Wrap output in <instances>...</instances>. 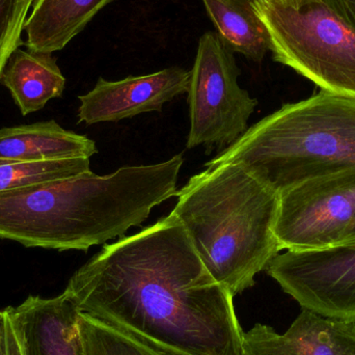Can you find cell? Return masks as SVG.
I'll use <instances>...</instances> for the list:
<instances>
[{"label":"cell","mask_w":355,"mask_h":355,"mask_svg":"<svg viewBox=\"0 0 355 355\" xmlns=\"http://www.w3.org/2000/svg\"><path fill=\"white\" fill-rule=\"evenodd\" d=\"M64 295L95 317L172 355H242L233 298L210 275L174 213L105 244Z\"/></svg>","instance_id":"6da1fadb"},{"label":"cell","mask_w":355,"mask_h":355,"mask_svg":"<svg viewBox=\"0 0 355 355\" xmlns=\"http://www.w3.org/2000/svg\"><path fill=\"white\" fill-rule=\"evenodd\" d=\"M182 154L106 176L89 172L0 192V238L26 248L77 250L124 237L177 196Z\"/></svg>","instance_id":"7a4b0ae2"},{"label":"cell","mask_w":355,"mask_h":355,"mask_svg":"<svg viewBox=\"0 0 355 355\" xmlns=\"http://www.w3.org/2000/svg\"><path fill=\"white\" fill-rule=\"evenodd\" d=\"M180 219L207 270L232 296L254 286L282 252L279 194L239 164L207 168L177 192Z\"/></svg>","instance_id":"3957f363"},{"label":"cell","mask_w":355,"mask_h":355,"mask_svg":"<svg viewBox=\"0 0 355 355\" xmlns=\"http://www.w3.org/2000/svg\"><path fill=\"white\" fill-rule=\"evenodd\" d=\"M239 164L277 193L355 171V97L320 91L250 127L205 164Z\"/></svg>","instance_id":"277c9868"},{"label":"cell","mask_w":355,"mask_h":355,"mask_svg":"<svg viewBox=\"0 0 355 355\" xmlns=\"http://www.w3.org/2000/svg\"><path fill=\"white\" fill-rule=\"evenodd\" d=\"M254 1L266 26L273 60L319 89L355 97V29L324 0Z\"/></svg>","instance_id":"5b68a950"},{"label":"cell","mask_w":355,"mask_h":355,"mask_svg":"<svg viewBox=\"0 0 355 355\" xmlns=\"http://www.w3.org/2000/svg\"><path fill=\"white\" fill-rule=\"evenodd\" d=\"M234 53L216 33L200 37L187 92L188 149L227 148L248 129L258 100L238 85L240 69Z\"/></svg>","instance_id":"8992f818"},{"label":"cell","mask_w":355,"mask_h":355,"mask_svg":"<svg viewBox=\"0 0 355 355\" xmlns=\"http://www.w3.org/2000/svg\"><path fill=\"white\" fill-rule=\"evenodd\" d=\"M354 212L355 171L302 182L279 194V248L316 250L343 244Z\"/></svg>","instance_id":"52a82bcc"},{"label":"cell","mask_w":355,"mask_h":355,"mask_svg":"<svg viewBox=\"0 0 355 355\" xmlns=\"http://www.w3.org/2000/svg\"><path fill=\"white\" fill-rule=\"evenodd\" d=\"M266 271L300 309L355 323V244L286 250Z\"/></svg>","instance_id":"ba28073f"},{"label":"cell","mask_w":355,"mask_h":355,"mask_svg":"<svg viewBox=\"0 0 355 355\" xmlns=\"http://www.w3.org/2000/svg\"><path fill=\"white\" fill-rule=\"evenodd\" d=\"M189 81L190 71L180 67L120 81L99 78L91 92L79 97V123L120 122L146 112H162L164 104L187 93Z\"/></svg>","instance_id":"9c48e42d"},{"label":"cell","mask_w":355,"mask_h":355,"mask_svg":"<svg viewBox=\"0 0 355 355\" xmlns=\"http://www.w3.org/2000/svg\"><path fill=\"white\" fill-rule=\"evenodd\" d=\"M242 355H355V323L302 309L284 334L260 323L242 334Z\"/></svg>","instance_id":"30bf717a"},{"label":"cell","mask_w":355,"mask_h":355,"mask_svg":"<svg viewBox=\"0 0 355 355\" xmlns=\"http://www.w3.org/2000/svg\"><path fill=\"white\" fill-rule=\"evenodd\" d=\"M23 355H80L79 311L64 293L56 297L28 296L6 310Z\"/></svg>","instance_id":"8fae6325"},{"label":"cell","mask_w":355,"mask_h":355,"mask_svg":"<svg viewBox=\"0 0 355 355\" xmlns=\"http://www.w3.org/2000/svg\"><path fill=\"white\" fill-rule=\"evenodd\" d=\"M97 152L95 141L55 121L0 129V162L91 158Z\"/></svg>","instance_id":"7c38bea8"},{"label":"cell","mask_w":355,"mask_h":355,"mask_svg":"<svg viewBox=\"0 0 355 355\" xmlns=\"http://www.w3.org/2000/svg\"><path fill=\"white\" fill-rule=\"evenodd\" d=\"M112 0H35L25 24L27 49H64Z\"/></svg>","instance_id":"4fadbf2b"},{"label":"cell","mask_w":355,"mask_h":355,"mask_svg":"<svg viewBox=\"0 0 355 355\" xmlns=\"http://www.w3.org/2000/svg\"><path fill=\"white\" fill-rule=\"evenodd\" d=\"M0 83L10 92L21 114L27 116L62 97L66 78L52 53L19 48L8 60Z\"/></svg>","instance_id":"5bb4252c"},{"label":"cell","mask_w":355,"mask_h":355,"mask_svg":"<svg viewBox=\"0 0 355 355\" xmlns=\"http://www.w3.org/2000/svg\"><path fill=\"white\" fill-rule=\"evenodd\" d=\"M221 41L233 52L261 62L270 51L268 31L252 0H202Z\"/></svg>","instance_id":"9a60e30c"},{"label":"cell","mask_w":355,"mask_h":355,"mask_svg":"<svg viewBox=\"0 0 355 355\" xmlns=\"http://www.w3.org/2000/svg\"><path fill=\"white\" fill-rule=\"evenodd\" d=\"M80 355H172L95 317L78 313Z\"/></svg>","instance_id":"2e32d148"},{"label":"cell","mask_w":355,"mask_h":355,"mask_svg":"<svg viewBox=\"0 0 355 355\" xmlns=\"http://www.w3.org/2000/svg\"><path fill=\"white\" fill-rule=\"evenodd\" d=\"M91 172L89 158L39 162H0V192Z\"/></svg>","instance_id":"e0dca14e"},{"label":"cell","mask_w":355,"mask_h":355,"mask_svg":"<svg viewBox=\"0 0 355 355\" xmlns=\"http://www.w3.org/2000/svg\"><path fill=\"white\" fill-rule=\"evenodd\" d=\"M35 0H0V81L10 56L25 46L22 33Z\"/></svg>","instance_id":"ac0fdd59"},{"label":"cell","mask_w":355,"mask_h":355,"mask_svg":"<svg viewBox=\"0 0 355 355\" xmlns=\"http://www.w3.org/2000/svg\"><path fill=\"white\" fill-rule=\"evenodd\" d=\"M345 22L355 29V0H324Z\"/></svg>","instance_id":"d6986e66"},{"label":"cell","mask_w":355,"mask_h":355,"mask_svg":"<svg viewBox=\"0 0 355 355\" xmlns=\"http://www.w3.org/2000/svg\"><path fill=\"white\" fill-rule=\"evenodd\" d=\"M6 312V311H4ZM6 316V354L8 355H23L22 349H21L20 343H19L18 337H17L16 331L12 327V321Z\"/></svg>","instance_id":"ffe728a7"},{"label":"cell","mask_w":355,"mask_h":355,"mask_svg":"<svg viewBox=\"0 0 355 355\" xmlns=\"http://www.w3.org/2000/svg\"><path fill=\"white\" fill-rule=\"evenodd\" d=\"M0 355L6 354V312L0 311Z\"/></svg>","instance_id":"44dd1931"},{"label":"cell","mask_w":355,"mask_h":355,"mask_svg":"<svg viewBox=\"0 0 355 355\" xmlns=\"http://www.w3.org/2000/svg\"><path fill=\"white\" fill-rule=\"evenodd\" d=\"M343 244H355V212L352 227H350L349 232H348L347 234V237H346L345 242H344Z\"/></svg>","instance_id":"7402d4cb"},{"label":"cell","mask_w":355,"mask_h":355,"mask_svg":"<svg viewBox=\"0 0 355 355\" xmlns=\"http://www.w3.org/2000/svg\"><path fill=\"white\" fill-rule=\"evenodd\" d=\"M254 1L264 2V3H295V2L302 1V0H254Z\"/></svg>","instance_id":"603a6c76"}]
</instances>
